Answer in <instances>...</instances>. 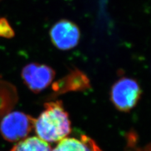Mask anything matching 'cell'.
<instances>
[{
	"instance_id": "obj_8",
	"label": "cell",
	"mask_w": 151,
	"mask_h": 151,
	"mask_svg": "<svg viewBox=\"0 0 151 151\" xmlns=\"http://www.w3.org/2000/svg\"><path fill=\"white\" fill-rule=\"evenodd\" d=\"M11 151H51L47 142L37 137L23 139L12 149Z\"/></svg>"
},
{
	"instance_id": "obj_7",
	"label": "cell",
	"mask_w": 151,
	"mask_h": 151,
	"mask_svg": "<svg viewBox=\"0 0 151 151\" xmlns=\"http://www.w3.org/2000/svg\"><path fill=\"white\" fill-rule=\"evenodd\" d=\"M52 151H102L91 138L82 135L79 139L64 138Z\"/></svg>"
},
{
	"instance_id": "obj_6",
	"label": "cell",
	"mask_w": 151,
	"mask_h": 151,
	"mask_svg": "<svg viewBox=\"0 0 151 151\" xmlns=\"http://www.w3.org/2000/svg\"><path fill=\"white\" fill-rule=\"evenodd\" d=\"M90 87L89 80L83 73L74 70L54 84V91L58 93L85 90Z\"/></svg>"
},
{
	"instance_id": "obj_3",
	"label": "cell",
	"mask_w": 151,
	"mask_h": 151,
	"mask_svg": "<svg viewBox=\"0 0 151 151\" xmlns=\"http://www.w3.org/2000/svg\"><path fill=\"white\" fill-rule=\"evenodd\" d=\"M35 119L25 113L13 111L4 116L0 125V132L4 139L9 142L24 139L34 127Z\"/></svg>"
},
{
	"instance_id": "obj_9",
	"label": "cell",
	"mask_w": 151,
	"mask_h": 151,
	"mask_svg": "<svg viewBox=\"0 0 151 151\" xmlns=\"http://www.w3.org/2000/svg\"><path fill=\"white\" fill-rule=\"evenodd\" d=\"M13 30L4 18L0 19V35H12Z\"/></svg>"
},
{
	"instance_id": "obj_10",
	"label": "cell",
	"mask_w": 151,
	"mask_h": 151,
	"mask_svg": "<svg viewBox=\"0 0 151 151\" xmlns=\"http://www.w3.org/2000/svg\"><path fill=\"white\" fill-rule=\"evenodd\" d=\"M129 151H151V144L145 146L144 147L136 148L134 150H131Z\"/></svg>"
},
{
	"instance_id": "obj_4",
	"label": "cell",
	"mask_w": 151,
	"mask_h": 151,
	"mask_svg": "<svg viewBox=\"0 0 151 151\" xmlns=\"http://www.w3.org/2000/svg\"><path fill=\"white\" fill-rule=\"evenodd\" d=\"M22 77L32 91L39 93L50 84L55 77V72L47 65L31 63L23 68Z\"/></svg>"
},
{
	"instance_id": "obj_1",
	"label": "cell",
	"mask_w": 151,
	"mask_h": 151,
	"mask_svg": "<svg viewBox=\"0 0 151 151\" xmlns=\"http://www.w3.org/2000/svg\"><path fill=\"white\" fill-rule=\"evenodd\" d=\"M37 135L45 142H55L65 138L70 132V122L60 101L45 103V109L35 120Z\"/></svg>"
},
{
	"instance_id": "obj_5",
	"label": "cell",
	"mask_w": 151,
	"mask_h": 151,
	"mask_svg": "<svg viewBox=\"0 0 151 151\" xmlns=\"http://www.w3.org/2000/svg\"><path fill=\"white\" fill-rule=\"evenodd\" d=\"M50 39L57 48L67 50L76 46L80 39V31L73 22L62 20L51 28Z\"/></svg>"
},
{
	"instance_id": "obj_2",
	"label": "cell",
	"mask_w": 151,
	"mask_h": 151,
	"mask_svg": "<svg viewBox=\"0 0 151 151\" xmlns=\"http://www.w3.org/2000/svg\"><path fill=\"white\" fill-rule=\"evenodd\" d=\"M141 89L135 80L122 78L113 85L111 100L117 110L129 111L134 108L141 96Z\"/></svg>"
}]
</instances>
